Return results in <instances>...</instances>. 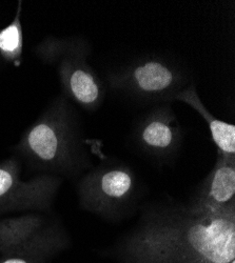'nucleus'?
<instances>
[{"mask_svg":"<svg viewBox=\"0 0 235 263\" xmlns=\"http://www.w3.org/2000/svg\"><path fill=\"white\" fill-rule=\"evenodd\" d=\"M23 3L19 2L12 23L0 30V57L9 64L19 65L24 53V30L21 24Z\"/></svg>","mask_w":235,"mask_h":263,"instance_id":"nucleus-10","label":"nucleus"},{"mask_svg":"<svg viewBox=\"0 0 235 263\" xmlns=\"http://www.w3.org/2000/svg\"><path fill=\"white\" fill-rule=\"evenodd\" d=\"M230 263H235V262H234V260H233V261H231V262H230Z\"/></svg>","mask_w":235,"mask_h":263,"instance_id":"nucleus-13","label":"nucleus"},{"mask_svg":"<svg viewBox=\"0 0 235 263\" xmlns=\"http://www.w3.org/2000/svg\"><path fill=\"white\" fill-rule=\"evenodd\" d=\"M111 89L140 103H171L190 85L187 72L176 62L160 56L139 58L106 75Z\"/></svg>","mask_w":235,"mask_h":263,"instance_id":"nucleus-3","label":"nucleus"},{"mask_svg":"<svg viewBox=\"0 0 235 263\" xmlns=\"http://www.w3.org/2000/svg\"><path fill=\"white\" fill-rule=\"evenodd\" d=\"M133 186V179L129 172L110 170L104 172L98 179V191L101 198L120 200L128 196Z\"/></svg>","mask_w":235,"mask_h":263,"instance_id":"nucleus-11","label":"nucleus"},{"mask_svg":"<svg viewBox=\"0 0 235 263\" xmlns=\"http://www.w3.org/2000/svg\"><path fill=\"white\" fill-rule=\"evenodd\" d=\"M58 240L57 231L46 228L45 219L27 215L0 221V250L10 251L26 247L53 243Z\"/></svg>","mask_w":235,"mask_h":263,"instance_id":"nucleus-7","label":"nucleus"},{"mask_svg":"<svg viewBox=\"0 0 235 263\" xmlns=\"http://www.w3.org/2000/svg\"><path fill=\"white\" fill-rule=\"evenodd\" d=\"M182 129L171 103H161L139 117L133 133L143 147L162 153L179 143Z\"/></svg>","mask_w":235,"mask_h":263,"instance_id":"nucleus-6","label":"nucleus"},{"mask_svg":"<svg viewBox=\"0 0 235 263\" xmlns=\"http://www.w3.org/2000/svg\"><path fill=\"white\" fill-rule=\"evenodd\" d=\"M58 179L41 177L30 181L19 178L18 162L0 163V213L23 209H46L51 204Z\"/></svg>","mask_w":235,"mask_h":263,"instance_id":"nucleus-5","label":"nucleus"},{"mask_svg":"<svg viewBox=\"0 0 235 263\" xmlns=\"http://www.w3.org/2000/svg\"><path fill=\"white\" fill-rule=\"evenodd\" d=\"M2 263H28V262L24 259H20V258H10Z\"/></svg>","mask_w":235,"mask_h":263,"instance_id":"nucleus-12","label":"nucleus"},{"mask_svg":"<svg viewBox=\"0 0 235 263\" xmlns=\"http://www.w3.org/2000/svg\"><path fill=\"white\" fill-rule=\"evenodd\" d=\"M186 228V241L197 254L212 263H229L235 258L233 212L201 209Z\"/></svg>","mask_w":235,"mask_h":263,"instance_id":"nucleus-4","label":"nucleus"},{"mask_svg":"<svg viewBox=\"0 0 235 263\" xmlns=\"http://www.w3.org/2000/svg\"><path fill=\"white\" fill-rule=\"evenodd\" d=\"M224 157L225 160L219 164L212 174L207 193V200L204 205H202V209L211 211L227 210L225 206L234 198L235 167L233 162L229 161L230 157Z\"/></svg>","mask_w":235,"mask_h":263,"instance_id":"nucleus-9","label":"nucleus"},{"mask_svg":"<svg viewBox=\"0 0 235 263\" xmlns=\"http://www.w3.org/2000/svg\"><path fill=\"white\" fill-rule=\"evenodd\" d=\"M34 53L45 64L55 67L62 95L87 112H95L102 105L105 87L88 62L92 48L79 36H48L37 43Z\"/></svg>","mask_w":235,"mask_h":263,"instance_id":"nucleus-2","label":"nucleus"},{"mask_svg":"<svg viewBox=\"0 0 235 263\" xmlns=\"http://www.w3.org/2000/svg\"><path fill=\"white\" fill-rule=\"evenodd\" d=\"M175 100L182 101L196 111L207 122L212 140L219 147L222 154L227 157H233L235 154V125L218 119L201 100L196 87L191 83L180 91Z\"/></svg>","mask_w":235,"mask_h":263,"instance_id":"nucleus-8","label":"nucleus"},{"mask_svg":"<svg viewBox=\"0 0 235 263\" xmlns=\"http://www.w3.org/2000/svg\"><path fill=\"white\" fill-rule=\"evenodd\" d=\"M81 129L73 105L68 98L59 95L25 130L16 147L41 167L70 168L77 156Z\"/></svg>","mask_w":235,"mask_h":263,"instance_id":"nucleus-1","label":"nucleus"}]
</instances>
